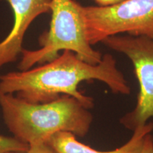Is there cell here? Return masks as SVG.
<instances>
[{"label": "cell", "mask_w": 153, "mask_h": 153, "mask_svg": "<svg viewBox=\"0 0 153 153\" xmlns=\"http://www.w3.org/2000/svg\"><path fill=\"white\" fill-rule=\"evenodd\" d=\"M93 79L106 84L114 94L131 93V88L112 55L106 53L100 62L91 65L70 51H62L53 60L36 68L1 75L0 92L16 94L32 104L50 102L61 95H68L89 109L94 106V99L79 91L78 86L82 82Z\"/></svg>", "instance_id": "6da1fadb"}, {"label": "cell", "mask_w": 153, "mask_h": 153, "mask_svg": "<svg viewBox=\"0 0 153 153\" xmlns=\"http://www.w3.org/2000/svg\"><path fill=\"white\" fill-rule=\"evenodd\" d=\"M0 106L13 137L28 145L45 143L62 131L83 137L93 121L89 109L68 95H61L50 102L32 104L14 94L0 92Z\"/></svg>", "instance_id": "7a4b0ae2"}, {"label": "cell", "mask_w": 153, "mask_h": 153, "mask_svg": "<svg viewBox=\"0 0 153 153\" xmlns=\"http://www.w3.org/2000/svg\"><path fill=\"white\" fill-rule=\"evenodd\" d=\"M49 29L39 37V49H24L19 64L20 71L36 64L51 62L60 51H70L81 60L91 65L101 62L103 55L87 39L82 6L74 0H51Z\"/></svg>", "instance_id": "3957f363"}, {"label": "cell", "mask_w": 153, "mask_h": 153, "mask_svg": "<svg viewBox=\"0 0 153 153\" xmlns=\"http://www.w3.org/2000/svg\"><path fill=\"white\" fill-rule=\"evenodd\" d=\"M87 39L91 45L126 33L153 38V0H123L108 6H82Z\"/></svg>", "instance_id": "277c9868"}, {"label": "cell", "mask_w": 153, "mask_h": 153, "mask_svg": "<svg viewBox=\"0 0 153 153\" xmlns=\"http://www.w3.org/2000/svg\"><path fill=\"white\" fill-rule=\"evenodd\" d=\"M101 43L113 51L123 53L133 65L140 86L137 104L120 122L128 129L134 131L153 118V38L115 35L106 38Z\"/></svg>", "instance_id": "5b68a950"}, {"label": "cell", "mask_w": 153, "mask_h": 153, "mask_svg": "<svg viewBox=\"0 0 153 153\" xmlns=\"http://www.w3.org/2000/svg\"><path fill=\"white\" fill-rule=\"evenodd\" d=\"M10 6L14 24L8 35L0 42V68L14 62L22 54L26 30L35 19L51 12V0H4Z\"/></svg>", "instance_id": "8992f818"}, {"label": "cell", "mask_w": 153, "mask_h": 153, "mask_svg": "<svg viewBox=\"0 0 153 153\" xmlns=\"http://www.w3.org/2000/svg\"><path fill=\"white\" fill-rule=\"evenodd\" d=\"M153 131V122L138 126L131 139L121 147L110 151H99L80 143L70 132H58L45 142L58 153H140L147 135Z\"/></svg>", "instance_id": "52a82bcc"}, {"label": "cell", "mask_w": 153, "mask_h": 153, "mask_svg": "<svg viewBox=\"0 0 153 153\" xmlns=\"http://www.w3.org/2000/svg\"><path fill=\"white\" fill-rule=\"evenodd\" d=\"M29 145L15 138L14 137H7L0 135V153L11 152H26Z\"/></svg>", "instance_id": "ba28073f"}, {"label": "cell", "mask_w": 153, "mask_h": 153, "mask_svg": "<svg viewBox=\"0 0 153 153\" xmlns=\"http://www.w3.org/2000/svg\"><path fill=\"white\" fill-rule=\"evenodd\" d=\"M8 153H22V152H11ZM23 153H58L54 149L50 147L46 143H42L39 145H29V148L26 152Z\"/></svg>", "instance_id": "9c48e42d"}, {"label": "cell", "mask_w": 153, "mask_h": 153, "mask_svg": "<svg viewBox=\"0 0 153 153\" xmlns=\"http://www.w3.org/2000/svg\"><path fill=\"white\" fill-rule=\"evenodd\" d=\"M140 153H153V137L150 133L145 137L142 150Z\"/></svg>", "instance_id": "30bf717a"}, {"label": "cell", "mask_w": 153, "mask_h": 153, "mask_svg": "<svg viewBox=\"0 0 153 153\" xmlns=\"http://www.w3.org/2000/svg\"><path fill=\"white\" fill-rule=\"evenodd\" d=\"M97 6H108L120 2L123 0H93Z\"/></svg>", "instance_id": "8fae6325"}]
</instances>
